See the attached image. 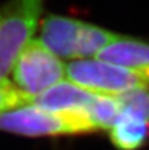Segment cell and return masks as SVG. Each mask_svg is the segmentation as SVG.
Masks as SVG:
<instances>
[{
	"mask_svg": "<svg viewBox=\"0 0 149 150\" xmlns=\"http://www.w3.org/2000/svg\"><path fill=\"white\" fill-rule=\"evenodd\" d=\"M118 33L96 24L49 13L41 18L40 41L60 59H89L115 40Z\"/></svg>",
	"mask_w": 149,
	"mask_h": 150,
	"instance_id": "cell-1",
	"label": "cell"
},
{
	"mask_svg": "<svg viewBox=\"0 0 149 150\" xmlns=\"http://www.w3.org/2000/svg\"><path fill=\"white\" fill-rule=\"evenodd\" d=\"M0 130L23 137H58L98 129L86 109L54 112L28 103L0 113Z\"/></svg>",
	"mask_w": 149,
	"mask_h": 150,
	"instance_id": "cell-2",
	"label": "cell"
},
{
	"mask_svg": "<svg viewBox=\"0 0 149 150\" xmlns=\"http://www.w3.org/2000/svg\"><path fill=\"white\" fill-rule=\"evenodd\" d=\"M45 0H5L0 3V82L12 73L20 53L33 40Z\"/></svg>",
	"mask_w": 149,
	"mask_h": 150,
	"instance_id": "cell-3",
	"label": "cell"
},
{
	"mask_svg": "<svg viewBox=\"0 0 149 150\" xmlns=\"http://www.w3.org/2000/svg\"><path fill=\"white\" fill-rule=\"evenodd\" d=\"M66 75L74 84L96 95L119 96L149 88V83L135 71L99 58L71 61L66 66Z\"/></svg>",
	"mask_w": 149,
	"mask_h": 150,
	"instance_id": "cell-4",
	"label": "cell"
},
{
	"mask_svg": "<svg viewBox=\"0 0 149 150\" xmlns=\"http://www.w3.org/2000/svg\"><path fill=\"white\" fill-rule=\"evenodd\" d=\"M65 75L62 59L36 38L23 49L12 69L13 86L31 100L62 82Z\"/></svg>",
	"mask_w": 149,
	"mask_h": 150,
	"instance_id": "cell-5",
	"label": "cell"
},
{
	"mask_svg": "<svg viewBox=\"0 0 149 150\" xmlns=\"http://www.w3.org/2000/svg\"><path fill=\"white\" fill-rule=\"evenodd\" d=\"M96 58L135 71L149 83V41L118 34Z\"/></svg>",
	"mask_w": 149,
	"mask_h": 150,
	"instance_id": "cell-6",
	"label": "cell"
},
{
	"mask_svg": "<svg viewBox=\"0 0 149 150\" xmlns=\"http://www.w3.org/2000/svg\"><path fill=\"white\" fill-rule=\"evenodd\" d=\"M96 93H92L70 80H62L50 87L41 95L31 100L32 104L44 108L46 111H75V109H89L90 104L95 99ZM89 112V111H87Z\"/></svg>",
	"mask_w": 149,
	"mask_h": 150,
	"instance_id": "cell-7",
	"label": "cell"
},
{
	"mask_svg": "<svg viewBox=\"0 0 149 150\" xmlns=\"http://www.w3.org/2000/svg\"><path fill=\"white\" fill-rule=\"evenodd\" d=\"M110 140L118 150H140L149 141V121L121 113L110 128Z\"/></svg>",
	"mask_w": 149,
	"mask_h": 150,
	"instance_id": "cell-8",
	"label": "cell"
},
{
	"mask_svg": "<svg viewBox=\"0 0 149 150\" xmlns=\"http://www.w3.org/2000/svg\"><path fill=\"white\" fill-rule=\"evenodd\" d=\"M87 111L98 130H108L121 115L120 104L116 96L96 95Z\"/></svg>",
	"mask_w": 149,
	"mask_h": 150,
	"instance_id": "cell-9",
	"label": "cell"
},
{
	"mask_svg": "<svg viewBox=\"0 0 149 150\" xmlns=\"http://www.w3.org/2000/svg\"><path fill=\"white\" fill-rule=\"evenodd\" d=\"M120 104L121 113L139 117L141 120L149 121V91L136 90L131 92L116 96Z\"/></svg>",
	"mask_w": 149,
	"mask_h": 150,
	"instance_id": "cell-10",
	"label": "cell"
},
{
	"mask_svg": "<svg viewBox=\"0 0 149 150\" xmlns=\"http://www.w3.org/2000/svg\"><path fill=\"white\" fill-rule=\"evenodd\" d=\"M28 103H31V99L17 90L12 83L7 80L0 82V113Z\"/></svg>",
	"mask_w": 149,
	"mask_h": 150,
	"instance_id": "cell-11",
	"label": "cell"
}]
</instances>
